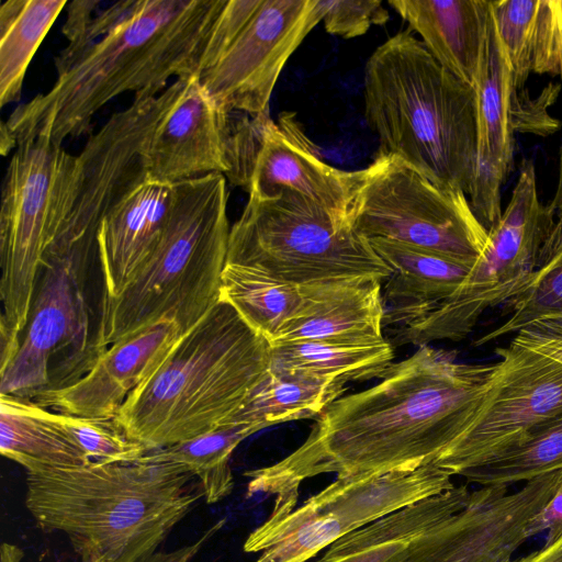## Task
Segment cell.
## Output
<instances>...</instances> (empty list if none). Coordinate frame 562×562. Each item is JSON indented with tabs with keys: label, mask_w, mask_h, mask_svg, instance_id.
I'll list each match as a JSON object with an SVG mask.
<instances>
[{
	"label": "cell",
	"mask_w": 562,
	"mask_h": 562,
	"mask_svg": "<svg viewBox=\"0 0 562 562\" xmlns=\"http://www.w3.org/2000/svg\"><path fill=\"white\" fill-rule=\"evenodd\" d=\"M492 364L459 361L424 345L393 362L381 381L341 396L316 418L305 441L279 462L245 473L249 495L292 510L303 481L412 470L434 463L456 440L464 411L487 389Z\"/></svg>",
	"instance_id": "1"
},
{
	"label": "cell",
	"mask_w": 562,
	"mask_h": 562,
	"mask_svg": "<svg viewBox=\"0 0 562 562\" xmlns=\"http://www.w3.org/2000/svg\"><path fill=\"white\" fill-rule=\"evenodd\" d=\"M226 0H139L135 12L94 43L52 88L3 121L18 144L44 136L63 145L90 133L94 114L133 91L146 99L176 79L199 75L205 45Z\"/></svg>",
	"instance_id": "2"
},
{
	"label": "cell",
	"mask_w": 562,
	"mask_h": 562,
	"mask_svg": "<svg viewBox=\"0 0 562 562\" xmlns=\"http://www.w3.org/2000/svg\"><path fill=\"white\" fill-rule=\"evenodd\" d=\"M204 498L183 467L151 460L91 461L26 472L25 506L38 528L64 532L82 562H136Z\"/></svg>",
	"instance_id": "3"
},
{
	"label": "cell",
	"mask_w": 562,
	"mask_h": 562,
	"mask_svg": "<svg viewBox=\"0 0 562 562\" xmlns=\"http://www.w3.org/2000/svg\"><path fill=\"white\" fill-rule=\"evenodd\" d=\"M270 348L220 297L127 396L114 419L148 452L211 432L227 423L266 375Z\"/></svg>",
	"instance_id": "4"
},
{
	"label": "cell",
	"mask_w": 562,
	"mask_h": 562,
	"mask_svg": "<svg viewBox=\"0 0 562 562\" xmlns=\"http://www.w3.org/2000/svg\"><path fill=\"white\" fill-rule=\"evenodd\" d=\"M364 116L381 151L434 183L469 196L476 171L477 113L472 86L443 68L406 30L369 57Z\"/></svg>",
	"instance_id": "5"
},
{
	"label": "cell",
	"mask_w": 562,
	"mask_h": 562,
	"mask_svg": "<svg viewBox=\"0 0 562 562\" xmlns=\"http://www.w3.org/2000/svg\"><path fill=\"white\" fill-rule=\"evenodd\" d=\"M557 488L550 474L516 491L454 485L341 537L316 562H512Z\"/></svg>",
	"instance_id": "6"
},
{
	"label": "cell",
	"mask_w": 562,
	"mask_h": 562,
	"mask_svg": "<svg viewBox=\"0 0 562 562\" xmlns=\"http://www.w3.org/2000/svg\"><path fill=\"white\" fill-rule=\"evenodd\" d=\"M226 178L210 173L173 184L165 234L115 297H102L88 366L109 346L161 319L186 334L220 299L229 223Z\"/></svg>",
	"instance_id": "7"
},
{
	"label": "cell",
	"mask_w": 562,
	"mask_h": 562,
	"mask_svg": "<svg viewBox=\"0 0 562 562\" xmlns=\"http://www.w3.org/2000/svg\"><path fill=\"white\" fill-rule=\"evenodd\" d=\"M77 156L36 136L18 144L1 192L0 369L14 358L33 305L38 273L66 212Z\"/></svg>",
	"instance_id": "8"
},
{
	"label": "cell",
	"mask_w": 562,
	"mask_h": 562,
	"mask_svg": "<svg viewBox=\"0 0 562 562\" xmlns=\"http://www.w3.org/2000/svg\"><path fill=\"white\" fill-rule=\"evenodd\" d=\"M226 262L302 285L348 277L386 280L392 270L368 238L302 194L249 196L229 231Z\"/></svg>",
	"instance_id": "9"
},
{
	"label": "cell",
	"mask_w": 562,
	"mask_h": 562,
	"mask_svg": "<svg viewBox=\"0 0 562 562\" xmlns=\"http://www.w3.org/2000/svg\"><path fill=\"white\" fill-rule=\"evenodd\" d=\"M348 221L368 239L402 243L472 267L490 246L465 193L440 187L382 151L352 171Z\"/></svg>",
	"instance_id": "10"
},
{
	"label": "cell",
	"mask_w": 562,
	"mask_h": 562,
	"mask_svg": "<svg viewBox=\"0 0 562 562\" xmlns=\"http://www.w3.org/2000/svg\"><path fill=\"white\" fill-rule=\"evenodd\" d=\"M435 463L412 470L337 476L291 512L270 514L244 551L255 562H306L341 537L456 484Z\"/></svg>",
	"instance_id": "11"
},
{
	"label": "cell",
	"mask_w": 562,
	"mask_h": 562,
	"mask_svg": "<svg viewBox=\"0 0 562 562\" xmlns=\"http://www.w3.org/2000/svg\"><path fill=\"white\" fill-rule=\"evenodd\" d=\"M557 213L541 203L533 161L524 158L510 200L488 231L490 246L467 280L424 317L400 327L397 344L420 347L464 339L483 313L518 295L530 281Z\"/></svg>",
	"instance_id": "12"
},
{
	"label": "cell",
	"mask_w": 562,
	"mask_h": 562,
	"mask_svg": "<svg viewBox=\"0 0 562 562\" xmlns=\"http://www.w3.org/2000/svg\"><path fill=\"white\" fill-rule=\"evenodd\" d=\"M487 389L464 411L459 435L434 462L453 476L483 465L522 442L562 413V364L514 341Z\"/></svg>",
	"instance_id": "13"
},
{
	"label": "cell",
	"mask_w": 562,
	"mask_h": 562,
	"mask_svg": "<svg viewBox=\"0 0 562 562\" xmlns=\"http://www.w3.org/2000/svg\"><path fill=\"white\" fill-rule=\"evenodd\" d=\"M228 181L249 196L266 198L280 189L295 191L336 220L348 221L352 171L326 164L294 112L243 117L227 142Z\"/></svg>",
	"instance_id": "14"
},
{
	"label": "cell",
	"mask_w": 562,
	"mask_h": 562,
	"mask_svg": "<svg viewBox=\"0 0 562 562\" xmlns=\"http://www.w3.org/2000/svg\"><path fill=\"white\" fill-rule=\"evenodd\" d=\"M322 18L321 0H255L220 58L200 72L202 87L226 114L267 113L288 59Z\"/></svg>",
	"instance_id": "15"
},
{
	"label": "cell",
	"mask_w": 562,
	"mask_h": 562,
	"mask_svg": "<svg viewBox=\"0 0 562 562\" xmlns=\"http://www.w3.org/2000/svg\"><path fill=\"white\" fill-rule=\"evenodd\" d=\"M89 258L45 259L25 335L12 361L0 369V394L32 400L52 385L53 355L70 345L85 348L89 321L83 272Z\"/></svg>",
	"instance_id": "16"
},
{
	"label": "cell",
	"mask_w": 562,
	"mask_h": 562,
	"mask_svg": "<svg viewBox=\"0 0 562 562\" xmlns=\"http://www.w3.org/2000/svg\"><path fill=\"white\" fill-rule=\"evenodd\" d=\"M184 335L178 323L161 319L104 349L78 379L34 396L63 414L114 419L127 396L167 359Z\"/></svg>",
	"instance_id": "17"
},
{
	"label": "cell",
	"mask_w": 562,
	"mask_h": 562,
	"mask_svg": "<svg viewBox=\"0 0 562 562\" xmlns=\"http://www.w3.org/2000/svg\"><path fill=\"white\" fill-rule=\"evenodd\" d=\"M228 116L209 97L199 75L184 77L180 93L156 124L144 150L146 178L175 184L210 173L225 175Z\"/></svg>",
	"instance_id": "18"
},
{
	"label": "cell",
	"mask_w": 562,
	"mask_h": 562,
	"mask_svg": "<svg viewBox=\"0 0 562 562\" xmlns=\"http://www.w3.org/2000/svg\"><path fill=\"white\" fill-rule=\"evenodd\" d=\"M473 88L476 95L477 158L469 202L488 232L503 213L502 188L514 161V131L509 117L514 90L512 72L492 10Z\"/></svg>",
	"instance_id": "19"
},
{
	"label": "cell",
	"mask_w": 562,
	"mask_h": 562,
	"mask_svg": "<svg viewBox=\"0 0 562 562\" xmlns=\"http://www.w3.org/2000/svg\"><path fill=\"white\" fill-rule=\"evenodd\" d=\"M300 304L270 344L325 341L368 345L385 340L382 281L374 277L299 285Z\"/></svg>",
	"instance_id": "20"
},
{
	"label": "cell",
	"mask_w": 562,
	"mask_h": 562,
	"mask_svg": "<svg viewBox=\"0 0 562 562\" xmlns=\"http://www.w3.org/2000/svg\"><path fill=\"white\" fill-rule=\"evenodd\" d=\"M172 200L173 184L145 178L104 215L97 233L103 297L117 296L155 252Z\"/></svg>",
	"instance_id": "21"
},
{
	"label": "cell",
	"mask_w": 562,
	"mask_h": 562,
	"mask_svg": "<svg viewBox=\"0 0 562 562\" xmlns=\"http://www.w3.org/2000/svg\"><path fill=\"white\" fill-rule=\"evenodd\" d=\"M392 270L382 291L384 326L407 325L449 299L467 280L472 266L382 238L369 239Z\"/></svg>",
	"instance_id": "22"
},
{
	"label": "cell",
	"mask_w": 562,
	"mask_h": 562,
	"mask_svg": "<svg viewBox=\"0 0 562 562\" xmlns=\"http://www.w3.org/2000/svg\"><path fill=\"white\" fill-rule=\"evenodd\" d=\"M430 55L473 87L491 11L487 0H390Z\"/></svg>",
	"instance_id": "23"
},
{
	"label": "cell",
	"mask_w": 562,
	"mask_h": 562,
	"mask_svg": "<svg viewBox=\"0 0 562 562\" xmlns=\"http://www.w3.org/2000/svg\"><path fill=\"white\" fill-rule=\"evenodd\" d=\"M491 10L514 91L525 89L530 74L562 79V0H495Z\"/></svg>",
	"instance_id": "24"
},
{
	"label": "cell",
	"mask_w": 562,
	"mask_h": 562,
	"mask_svg": "<svg viewBox=\"0 0 562 562\" xmlns=\"http://www.w3.org/2000/svg\"><path fill=\"white\" fill-rule=\"evenodd\" d=\"M0 452L26 472L91 462L53 412L30 398L0 394Z\"/></svg>",
	"instance_id": "25"
},
{
	"label": "cell",
	"mask_w": 562,
	"mask_h": 562,
	"mask_svg": "<svg viewBox=\"0 0 562 562\" xmlns=\"http://www.w3.org/2000/svg\"><path fill=\"white\" fill-rule=\"evenodd\" d=\"M346 383L336 376L269 369L225 425H255L262 430L284 422L317 418L344 395Z\"/></svg>",
	"instance_id": "26"
},
{
	"label": "cell",
	"mask_w": 562,
	"mask_h": 562,
	"mask_svg": "<svg viewBox=\"0 0 562 562\" xmlns=\"http://www.w3.org/2000/svg\"><path fill=\"white\" fill-rule=\"evenodd\" d=\"M66 0H5L0 7V104L19 100L26 69Z\"/></svg>",
	"instance_id": "27"
},
{
	"label": "cell",
	"mask_w": 562,
	"mask_h": 562,
	"mask_svg": "<svg viewBox=\"0 0 562 562\" xmlns=\"http://www.w3.org/2000/svg\"><path fill=\"white\" fill-rule=\"evenodd\" d=\"M270 370H300L348 381L381 379L393 363L387 341L356 345L325 341L270 344Z\"/></svg>",
	"instance_id": "28"
},
{
	"label": "cell",
	"mask_w": 562,
	"mask_h": 562,
	"mask_svg": "<svg viewBox=\"0 0 562 562\" xmlns=\"http://www.w3.org/2000/svg\"><path fill=\"white\" fill-rule=\"evenodd\" d=\"M220 297L228 301L270 342L293 316L301 300L299 285L232 262H225Z\"/></svg>",
	"instance_id": "29"
},
{
	"label": "cell",
	"mask_w": 562,
	"mask_h": 562,
	"mask_svg": "<svg viewBox=\"0 0 562 562\" xmlns=\"http://www.w3.org/2000/svg\"><path fill=\"white\" fill-rule=\"evenodd\" d=\"M260 430L255 425H225L191 440L149 451L147 456L155 461L183 467L198 479L205 502L215 504L234 488L229 465L233 451L243 440Z\"/></svg>",
	"instance_id": "30"
},
{
	"label": "cell",
	"mask_w": 562,
	"mask_h": 562,
	"mask_svg": "<svg viewBox=\"0 0 562 562\" xmlns=\"http://www.w3.org/2000/svg\"><path fill=\"white\" fill-rule=\"evenodd\" d=\"M504 308L510 314L507 321L481 336L474 346L516 334L536 321L562 316V213L557 214L530 281Z\"/></svg>",
	"instance_id": "31"
},
{
	"label": "cell",
	"mask_w": 562,
	"mask_h": 562,
	"mask_svg": "<svg viewBox=\"0 0 562 562\" xmlns=\"http://www.w3.org/2000/svg\"><path fill=\"white\" fill-rule=\"evenodd\" d=\"M562 469V413L535 428L518 446L462 473L468 484L510 486Z\"/></svg>",
	"instance_id": "32"
},
{
	"label": "cell",
	"mask_w": 562,
	"mask_h": 562,
	"mask_svg": "<svg viewBox=\"0 0 562 562\" xmlns=\"http://www.w3.org/2000/svg\"><path fill=\"white\" fill-rule=\"evenodd\" d=\"M53 415L91 461L135 462L148 452L143 445L130 439L115 419L79 417L58 412H53Z\"/></svg>",
	"instance_id": "33"
},
{
	"label": "cell",
	"mask_w": 562,
	"mask_h": 562,
	"mask_svg": "<svg viewBox=\"0 0 562 562\" xmlns=\"http://www.w3.org/2000/svg\"><path fill=\"white\" fill-rule=\"evenodd\" d=\"M321 5L326 32L344 38L363 35L390 18L380 0H321Z\"/></svg>",
	"instance_id": "34"
},
{
	"label": "cell",
	"mask_w": 562,
	"mask_h": 562,
	"mask_svg": "<svg viewBox=\"0 0 562 562\" xmlns=\"http://www.w3.org/2000/svg\"><path fill=\"white\" fill-rule=\"evenodd\" d=\"M560 86L550 83L537 98H531L525 89L514 91L509 103L512 128L521 133L547 136L560 127V121L552 117L548 108L557 99Z\"/></svg>",
	"instance_id": "35"
},
{
	"label": "cell",
	"mask_w": 562,
	"mask_h": 562,
	"mask_svg": "<svg viewBox=\"0 0 562 562\" xmlns=\"http://www.w3.org/2000/svg\"><path fill=\"white\" fill-rule=\"evenodd\" d=\"M512 341L562 364V316L530 323Z\"/></svg>",
	"instance_id": "36"
},
{
	"label": "cell",
	"mask_w": 562,
	"mask_h": 562,
	"mask_svg": "<svg viewBox=\"0 0 562 562\" xmlns=\"http://www.w3.org/2000/svg\"><path fill=\"white\" fill-rule=\"evenodd\" d=\"M531 529L533 536L547 530L546 542L553 541L562 533V481L551 499L533 519Z\"/></svg>",
	"instance_id": "37"
},
{
	"label": "cell",
	"mask_w": 562,
	"mask_h": 562,
	"mask_svg": "<svg viewBox=\"0 0 562 562\" xmlns=\"http://www.w3.org/2000/svg\"><path fill=\"white\" fill-rule=\"evenodd\" d=\"M98 0H76L68 1L66 4L67 19L65 21L63 33L68 43L76 42L85 32L90 19L100 7Z\"/></svg>",
	"instance_id": "38"
},
{
	"label": "cell",
	"mask_w": 562,
	"mask_h": 562,
	"mask_svg": "<svg viewBox=\"0 0 562 562\" xmlns=\"http://www.w3.org/2000/svg\"><path fill=\"white\" fill-rule=\"evenodd\" d=\"M225 521V519L217 520L193 543L182 546L168 552H155L154 554L143 558L136 562H192L203 546L223 527Z\"/></svg>",
	"instance_id": "39"
},
{
	"label": "cell",
	"mask_w": 562,
	"mask_h": 562,
	"mask_svg": "<svg viewBox=\"0 0 562 562\" xmlns=\"http://www.w3.org/2000/svg\"><path fill=\"white\" fill-rule=\"evenodd\" d=\"M512 562H562V533L540 549Z\"/></svg>",
	"instance_id": "40"
},
{
	"label": "cell",
	"mask_w": 562,
	"mask_h": 562,
	"mask_svg": "<svg viewBox=\"0 0 562 562\" xmlns=\"http://www.w3.org/2000/svg\"><path fill=\"white\" fill-rule=\"evenodd\" d=\"M16 148V142L4 122H1L0 128V150L3 156L11 151V149Z\"/></svg>",
	"instance_id": "41"
},
{
	"label": "cell",
	"mask_w": 562,
	"mask_h": 562,
	"mask_svg": "<svg viewBox=\"0 0 562 562\" xmlns=\"http://www.w3.org/2000/svg\"><path fill=\"white\" fill-rule=\"evenodd\" d=\"M558 183L554 196L552 201L550 202L551 207L554 210V212L562 213V145L560 149V162H559V175H558Z\"/></svg>",
	"instance_id": "42"
}]
</instances>
